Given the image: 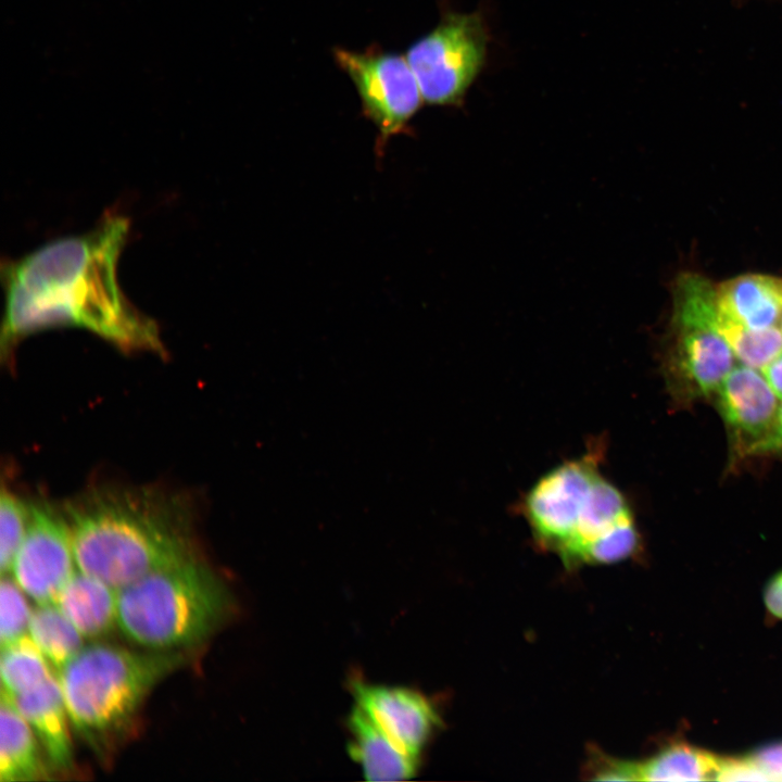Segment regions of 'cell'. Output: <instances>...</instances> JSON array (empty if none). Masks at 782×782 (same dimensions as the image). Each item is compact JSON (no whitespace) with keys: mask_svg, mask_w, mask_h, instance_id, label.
<instances>
[{"mask_svg":"<svg viewBox=\"0 0 782 782\" xmlns=\"http://www.w3.org/2000/svg\"><path fill=\"white\" fill-rule=\"evenodd\" d=\"M190 513L156 488H94L65 509L76 566L119 590L193 557Z\"/></svg>","mask_w":782,"mask_h":782,"instance_id":"7a4b0ae2","label":"cell"},{"mask_svg":"<svg viewBox=\"0 0 782 782\" xmlns=\"http://www.w3.org/2000/svg\"><path fill=\"white\" fill-rule=\"evenodd\" d=\"M719 318L751 329L777 326L782 319V278L746 274L717 287Z\"/></svg>","mask_w":782,"mask_h":782,"instance_id":"4fadbf2b","label":"cell"},{"mask_svg":"<svg viewBox=\"0 0 782 782\" xmlns=\"http://www.w3.org/2000/svg\"><path fill=\"white\" fill-rule=\"evenodd\" d=\"M185 660L179 651L85 646L58 676L71 723L87 737L122 728L156 684Z\"/></svg>","mask_w":782,"mask_h":782,"instance_id":"5b68a950","label":"cell"},{"mask_svg":"<svg viewBox=\"0 0 782 782\" xmlns=\"http://www.w3.org/2000/svg\"><path fill=\"white\" fill-rule=\"evenodd\" d=\"M765 604L772 617L782 619V572L773 577L766 586Z\"/></svg>","mask_w":782,"mask_h":782,"instance_id":"cb8c5ba5","label":"cell"},{"mask_svg":"<svg viewBox=\"0 0 782 782\" xmlns=\"http://www.w3.org/2000/svg\"><path fill=\"white\" fill-rule=\"evenodd\" d=\"M717 780L771 781L769 775L749 756L745 758H721Z\"/></svg>","mask_w":782,"mask_h":782,"instance_id":"603a6c76","label":"cell"},{"mask_svg":"<svg viewBox=\"0 0 782 782\" xmlns=\"http://www.w3.org/2000/svg\"><path fill=\"white\" fill-rule=\"evenodd\" d=\"M30 506L5 489L0 499V568L2 576L11 570L14 557L27 531Z\"/></svg>","mask_w":782,"mask_h":782,"instance_id":"44dd1931","label":"cell"},{"mask_svg":"<svg viewBox=\"0 0 782 782\" xmlns=\"http://www.w3.org/2000/svg\"><path fill=\"white\" fill-rule=\"evenodd\" d=\"M780 323H781V326H780V328H781V330H782V319H781V321H780Z\"/></svg>","mask_w":782,"mask_h":782,"instance_id":"4316f807","label":"cell"},{"mask_svg":"<svg viewBox=\"0 0 782 782\" xmlns=\"http://www.w3.org/2000/svg\"><path fill=\"white\" fill-rule=\"evenodd\" d=\"M772 391L782 401V353L760 369Z\"/></svg>","mask_w":782,"mask_h":782,"instance_id":"d4e9b609","label":"cell"},{"mask_svg":"<svg viewBox=\"0 0 782 782\" xmlns=\"http://www.w3.org/2000/svg\"><path fill=\"white\" fill-rule=\"evenodd\" d=\"M28 635L58 670L85 647V638L54 603L31 610Z\"/></svg>","mask_w":782,"mask_h":782,"instance_id":"ac0fdd59","label":"cell"},{"mask_svg":"<svg viewBox=\"0 0 782 782\" xmlns=\"http://www.w3.org/2000/svg\"><path fill=\"white\" fill-rule=\"evenodd\" d=\"M38 740L20 712L14 696L1 691L0 781L36 780L45 773Z\"/></svg>","mask_w":782,"mask_h":782,"instance_id":"2e32d148","label":"cell"},{"mask_svg":"<svg viewBox=\"0 0 782 782\" xmlns=\"http://www.w3.org/2000/svg\"><path fill=\"white\" fill-rule=\"evenodd\" d=\"M54 604L86 639L104 635L117 625L118 590L80 570L68 579Z\"/></svg>","mask_w":782,"mask_h":782,"instance_id":"9a60e30c","label":"cell"},{"mask_svg":"<svg viewBox=\"0 0 782 782\" xmlns=\"http://www.w3.org/2000/svg\"><path fill=\"white\" fill-rule=\"evenodd\" d=\"M0 671L2 690L13 696L36 689L53 674L28 634L1 646Z\"/></svg>","mask_w":782,"mask_h":782,"instance_id":"d6986e66","label":"cell"},{"mask_svg":"<svg viewBox=\"0 0 782 782\" xmlns=\"http://www.w3.org/2000/svg\"><path fill=\"white\" fill-rule=\"evenodd\" d=\"M14 578L2 576L0 584V642L5 645L28 631L31 610Z\"/></svg>","mask_w":782,"mask_h":782,"instance_id":"7402d4cb","label":"cell"},{"mask_svg":"<svg viewBox=\"0 0 782 782\" xmlns=\"http://www.w3.org/2000/svg\"><path fill=\"white\" fill-rule=\"evenodd\" d=\"M129 227L126 216L111 213L86 234L62 237L23 257L3 261L2 351L40 330L78 327L122 350L162 354L156 323L127 299L118 283L117 265Z\"/></svg>","mask_w":782,"mask_h":782,"instance_id":"6da1fadb","label":"cell"},{"mask_svg":"<svg viewBox=\"0 0 782 782\" xmlns=\"http://www.w3.org/2000/svg\"><path fill=\"white\" fill-rule=\"evenodd\" d=\"M782 450V403L780 404L774 427L759 450V453L774 452Z\"/></svg>","mask_w":782,"mask_h":782,"instance_id":"484cf974","label":"cell"},{"mask_svg":"<svg viewBox=\"0 0 782 782\" xmlns=\"http://www.w3.org/2000/svg\"><path fill=\"white\" fill-rule=\"evenodd\" d=\"M29 506L27 531L10 571L24 593L38 604L54 603L75 572L70 525L47 503Z\"/></svg>","mask_w":782,"mask_h":782,"instance_id":"9c48e42d","label":"cell"},{"mask_svg":"<svg viewBox=\"0 0 782 782\" xmlns=\"http://www.w3.org/2000/svg\"><path fill=\"white\" fill-rule=\"evenodd\" d=\"M488 33L478 12L446 11L439 24L414 41L405 56L424 101L431 105H461L482 68Z\"/></svg>","mask_w":782,"mask_h":782,"instance_id":"8992f818","label":"cell"},{"mask_svg":"<svg viewBox=\"0 0 782 782\" xmlns=\"http://www.w3.org/2000/svg\"><path fill=\"white\" fill-rule=\"evenodd\" d=\"M718 329L743 365L760 370L782 353V330L778 326L751 329L718 315Z\"/></svg>","mask_w":782,"mask_h":782,"instance_id":"ffe728a7","label":"cell"},{"mask_svg":"<svg viewBox=\"0 0 782 782\" xmlns=\"http://www.w3.org/2000/svg\"><path fill=\"white\" fill-rule=\"evenodd\" d=\"M721 757L686 743L673 744L653 758L633 764L635 781L717 780Z\"/></svg>","mask_w":782,"mask_h":782,"instance_id":"e0dca14e","label":"cell"},{"mask_svg":"<svg viewBox=\"0 0 782 782\" xmlns=\"http://www.w3.org/2000/svg\"><path fill=\"white\" fill-rule=\"evenodd\" d=\"M231 609L225 581L193 556L119 589L117 626L149 649L179 651L205 641Z\"/></svg>","mask_w":782,"mask_h":782,"instance_id":"277c9868","label":"cell"},{"mask_svg":"<svg viewBox=\"0 0 782 782\" xmlns=\"http://www.w3.org/2000/svg\"><path fill=\"white\" fill-rule=\"evenodd\" d=\"M14 699L50 762L59 769L70 768L73 761L71 720L59 679L52 674L36 689L14 696Z\"/></svg>","mask_w":782,"mask_h":782,"instance_id":"7c38bea8","label":"cell"},{"mask_svg":"<svg viewBox=\"0 0 782 782\" xmlns=\"http://www.w3.org/2000/svg\"><path fill=\"white\" fill-rule=\"evenodd\" d=\"M352 686L356 706L398 746L418 758L438 723L427 697L403 686L360 681Z\"/></svg>","mask_w":782,"mask_h":782,"instance_id":"30bf717a","label":"cell"},{"mask_svg":"<svg viewBox=\"0 0 782 782\" xmlns=\"http://www.w3.org/2000/svg\"><path fill=\"white\" fill-rule=\"evenodd\" d=\"M348 726L350 755L367 781H402L416 773L418 758L398 746L356 705Z\"/></svg>","mask_w":782,"mask_h":782,"instance_id":"5bb4252c","label":"cell"},{"mask_svg":"<svg viewBox=\"0 0 782 782\" xmlns=\"http://www.w3.org/2000/svg\"><path fill=\"white\" fill-rule=\"evenodd\" d=\"M333 56L352 80L363 114L378 130L377 148L407 133L425 101L406 56L374 48L364 52L336 48Z\"/></svg>","mask_w":782,"mask_h":782,"instance_id":"ba28073f","label":"cell"},{"mask_svg":"<svg viewBox=\"0 0 782 782\" xmlns=\"http://www.w3.org/2000/svg\"><path fill=\"white\" fill-rule=\"evenodd\" d=\"M673 343L668 371L671 381L695 396L716 393L734 367L735 356L718 329L712 291L694 287L673 298Z\"/></svg>","mask_w":782,"mask_h":782,"instance_id":"52a82bcc","label":"cell"},{"mask_svg":"<svg viewBox=\"0 0 782 782\" xmlns=\"http://www.w3.org/2000/svg\"><path fill=\"white\" fill-rule=\"evenodd\" d=\"M602 452L597 443L559 463L521 499L520 512L537 540L568 562L615 563L639 546L633 512L602 472Z\"/></svg>","mask_w":782,"mask_h":782,"instance_id":"3957f363","label":"cell"},{"mask_svg":"<svg viewBox=\"0 0 782 782\" xmlns=\"http://www.w3.org/2000/svg\"><path fill=\"white\" fill-rule=\"evenodd\" d=\"M715 394L721 416L741 451L758 454L774 427L780 407L779 398L761 371L743 364L735 366Z\"/></svg>","mask_w":782,"mask_h":782,"instance_id":"8fae6325","label":"cell"}]
</instances>
